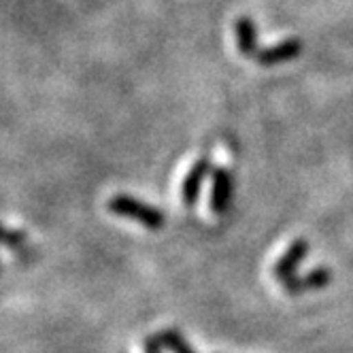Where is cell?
Segmentation results:
<instances>
[{"label":"cell","instance_id":"3957f363","mask_svg":"<svg viewBox=\"0 0 353 353\" xmlns=\"http://www.w3.org/2000/svg\"><path fill=\"white\" fill-rule=\"evenodd\" d=\"M234 198V176L230 168H215L211 174V194L209 207L215 215H225L230 211Z\"/></svg>","mask_w":353,"mask_h":353},{"label":"cell","instance_id":"30bf717a","mask_svg":"<svg viewBox=\"0 0 353 353\" xmlns=\"http://www.w3.org/2000/svg\"><path fill=\"white\" fill-rule=\"evenodd\" d=\"M145 353H164V345L160 336H149L145 341Z\"/></svg>","mask_w":353,"mask_h":353},{"label":"cell","instance_id":"7a4b0ae2","mask_svg":"<svg viewBox=\"0 0 353 353\" xmlns=\"http://www.w3.org/2000/svg\"><path fill=\"white\" fill-rule=\"evenodd\" d=\"M311 251V243L307 239H296L288 245V249L281 254V258L274 262L272 266V276L276 281L288 283L290 279L298 274V268L302 266V262L307 260Z\"/></svg>","mask_w":353,"mask_h":353},{"label":"cell","instance_id":"9c48e42d","mask_svg":"<svg viewBox=\"0 0 353 353\" xmlns=\"http://www.w3.org/2000/svg\"><path fill=\"white\" fill-rule=\"evenodd\" d=\"M28 241V234L26 232H19V230H11V228H5L3 223H0V245H5L9 249H21Z\"/></svg>","mask_w":353,"mask_h":353},{"label":"cell","instance_id":"277c9868","mask_svg":"<svg viewBox=\"0 0 353 353\" xmlns=\"http://www.w3.org/2000/svg\"><path fill=\"white\" fill-rule=\"evenodd\" d=\"M213 162L211 158L203 156V158H198L192 168L188 170V174L183 176V183H181V203L192 209L196 203H198V198L200 194H203V185L207 181V176L213 174Z\"/></svg>","mask_w":353,"mask_h":353},{"label":"cell","instance_id":"52a82bcc","mask_svg":"<svg viewBox=\"0 0 353 353\" xmlns=\"http://www.w3.org/2000/svg\"><path fill=\"white\" fill-rule=\"evenodd\" d=\"M234 41H236V49L243 58H254L260 54V43H258V28L256 21L249 15H241L234 21Z\"/></svg>","mask_w":353,"mask_h":353},{"label":"cell","instance_id":"ba28073f","mask_svg":"<svg viewBox=\"0 0 353 353\" xmlns=\"http://www.w3.org/2000/svg\"><path fill=\"white\" fill-rule=\"evenodd\" d=\"M160 341L164 349H168L170 353H196L194 347L185 341V336L179 330H164L160 334Z\"/></svg>","mask_w":353,"mask_h":353},{"label":"cell","instance_id":"6da1fadb","mask_svg":"<svg viewBox=\"0 0 353 353\" xmlns=\"http://www.w3.org/2000/svg\"><path fill=\"white\" fill-rule=\"evenodd\" d=\"M107 209L117 217L137 221L139 225H143V228H147L151 232L162 230L166 223V215L158 207L145 203V200H139L134 196H128V194H115L107 203Z\"/></svg>","mask_w":353,"mask_h":353},{"label":"cell","instance_id":"5b68a950","mask_svg":"<svg viewBox=\"0 0 353 353\" xmlns=\"http://www.w3.org/2000/svg\"><path fill=\"white\" fill-rule=\"evenodd\" d=\"M300 54H302V41L296 37H290L274 45L262 47L260 54L256 56V62L264 68H272V66H281V64L296 60Z\"/></svg>","mask_w":353,"mask_h":353},{"label":"cell","instance_id":"8992f818","mask_svg":"<svg viewBox=\"0 0 353 353\" xmlns=\"http://www.w3.org/2000/svg\"><path fill=\"white\" fill-rule=\"evenodd\" d=\"M332 283V270L325 266H315L305 274H296L294 279H290L288 283H283V290L288 296H302L309 292H317L323 290Z\"/></svg>","mask_w":353,"mask_h":353}]
</instances>
